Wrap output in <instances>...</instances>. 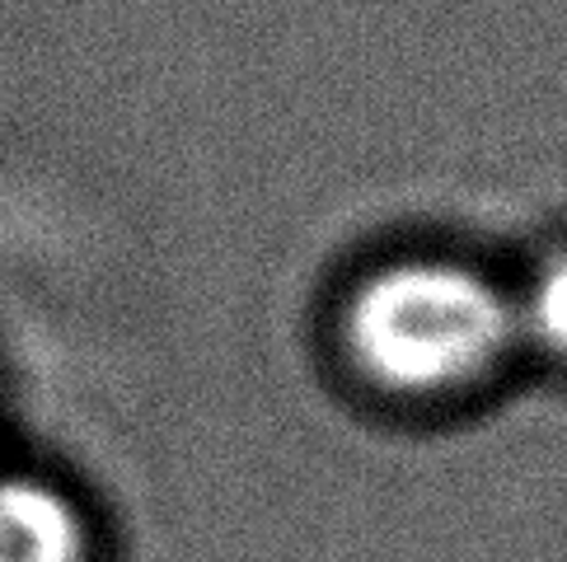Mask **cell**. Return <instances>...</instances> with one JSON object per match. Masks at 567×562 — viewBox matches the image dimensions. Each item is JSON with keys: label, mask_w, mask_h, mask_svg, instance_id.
<instances>
[{"label": "cell", "mask_w": 567, "mask_h": 562, "mask_svg": "<svg viewBox=\"0 0 567 562\" xmlns=\"http://www.w3.org/2000/svg\"><path fill=\"white\" fill-rule=\"evenodd\" d=\"M357 371L403 398H445L493 379L512 356V287L445 253L394 258L357 281L342 310Z\"/></svg>", "instance_id": "obj_1"}, {"label": "cell", "mask_w": 567, "mask_h": 562, "mask_svg": "<svg viewBox=\"0 0 567 562\" xmlns=\"http://www.w3.org/2000/svg\"><path fill=\"white\" fill-rule=\"evenodd\" d=\"M512 319L525 352L567 361V249L539 258L512 287Z\"/></svg>", "instance_id": "obj_3"}, {"label": "cell", "mask_w": 567, "mask_h": 562, "mask_svg": "<svg viewBox=\"0 0 567 562\" xmlns=\"http://www.w3.org/2000/svg\"><path fill=\"white\" fill-rule=\"evenodd\" d=\"M0 562H90V516L48 473L0 465Z\"/></svg>", "instance_id": "obj_2"}]
</instances>
